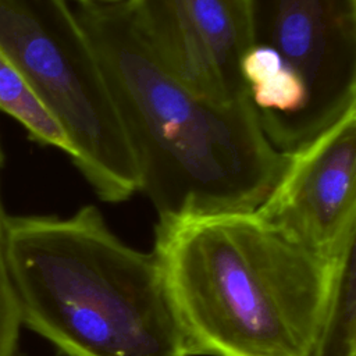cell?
I'll return each mask as SVG.
<instances>
[{
  "mask_svg": "<svg viewBox=\"0 0 356 356\" xmlns=\"http://www.w3.org/2000/svg\"><path fill=\"white\" fill-rule=\"evenodd\" d=\"M248 99L268 142L293 153L356 107V0H248Z\"/></svg>",
  "mask_w": 356,
  "mask_h": 356,
  "instance_id": "obj_4",
  "label": "cell"
},
{
  "mask_svg": "<svg viewBox=\"0 0 356 356\" xmlns=\"http://www.w3.org/2000/svg\"><path fill=\"white\" fill-rule=\"evenodd\" d=\"M153 252L189 356H313L334 263L254 213L157 221Z\"/></svg>",
  "mask_w": 356,
  "mask_h": 356,
  "instance_id": "obj_2",
  "label": "cell"
},
{
  "mask_svg": "<svg viewBox=\"0 0 356 356\" xmlns=\"http://www.w3.org/2000/svg\"><path fill=\"white\" fill-rule=\"evenodd\" d=\"M74 10L159 221L254 213L289 154L268 142L249 99L220 104L182 83L150 51L124 1Z\"/></svg>",
  "mask_w": 356,
  "mask_h": 356,
  "instance_id": "obj_1",
  "label": "cell"
},
{
  "mask_svg": "<svg viewBox=\"0 0 356 356\" xmlns=\"http://www.w3.org/2000/svg\"><path fill=\"white\" fill-rule=\"evenodd\" d=\"M4 167V152L0 143V175ZM6 221L7 214L0 195V356H21V320L11 288L6 261Z\"/></svg>",
  "mask_w": 356,
  "mask_h": 356,
  "instance_id": "obj_10",
  "label": "cell"
},
{
  "mask_svg": "<svg viewBox=\"0 0 356 356\" xmlns=\"http://www.w3.org/2000/svg\"><path fill=\"white\" fill-rule=\"evenodd\" d=\"M0 50L67 134L96 195L139 192V171L97 54L67 0H0Z\"/></svg>",
  "mask_w": 356,
  "mask_h": 356,
  "instance_id": "obj_5",
  "label": "cell"
},
{
  "mask_svg": "<svg viewBox=\"0 0 356 356\" xmlns=\"http://www.w3.org/2000/svg\"><path fill=\"white\" fill-rule=\"evenodd\" d=\"M150 51L182 83L220 104L248 99L242 60L248 0H125Z\"/></svg>",
  "mask_w": 356,
  "mask_h": 356,
  "instance_id": "obj_7",
  "label": "cell"
},
{
  "mask_svg": "<svg viewBox=\"0 0 356 356\" xmlns=\"http://www.w3.org/2000/svg\"><path fill=\"white\" fill-rule=\"evenodd\" d=\"M6 261L21 325L65 356H189L152 252L124 243L97 207L7 216Z\"/></svg>",
  "mask_w": 356,
  "mask_h": 356,
  "instance_id": "obj_3",
  "label": "cell"
},
{
  "mask_svg": "<svg viewBox=\"0 0 356 356\" xmlns=\"http://www.w3.org/2000/svg\"><path fill=\"white\" fill-rule=\"evenodd\" d=\"M78 4H83V3H99V4H113V3H122L125 0H74Z\"/></svg>",
  "mask_w": 356,
  "mask_h": 356,
  "instance_id": "obj_11",
  "label": "cell"
},
{
  "mask_svg": "<svg viewBox=\"0 0 356 356\" xmlns=\"http://www.w3.org/2000/svg\"><path fill=\"white\" fill-rule=\"evenodd\" d=\"M0 110L18 121L32 140L54 146L72 157V146L63 127L1 50Z\"/></svg>",
  "mask_w": 356,
  "mask_h": 356,
  "instance_id": "obj_9",
  "label": "cell"
},
{
  "mask_svg": "<svg viewBox=\"0 0 356 356\" xmlns=\"http://www.w3.org/2000/svg\"><path fill=\"white\" fill-rule=\"evenodd\" d=\"M254 214L327 263L356 245V107L289 153Z\"/></svg>",
  "mask_w": 356,
  "mask_h": 356,
  "instance_id": "obj_6",
  "label": "cell"
},
{
  "mask_svg": "<svg viewBox=\"0 0 356 356\" xmlns=\"http://www.w3.org/2000/svg\"><path fill=\"white\" fill-rule=\"evenodd\" d=\"M355 246L334 261L330 296L313 356H356Z\"/></svg>",
  "mask_w": 356,
  "mask_h": 356,
  "instance_id": "obj_8",
  "label": "cell"
}]
</instances>
